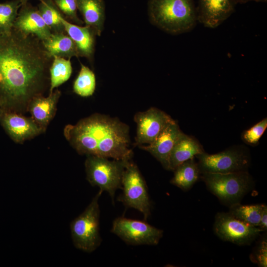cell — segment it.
Here are the masks:
<instances>
[{
	"instance_id": "6da1fadb",
	"label": "cell",
	"mask_w": 267,
	"mask_h": 267,
	"mask_svg": "<svg viewBox=\"0 0 267 267\" xmlns=\"http://www.w3.org/2000/svg\"><path fill=\"white\" fill-rule=\"evenodd\" d=\"M42 42L12 30L0 37V95L6 102L20 104L39 91L49 59Z\"/></svg>"
},
{
	"instance_id": "7a4b0ae2",
	"label": "cell",
	"mask_w": 267,
	"mask_h": 267,
	"mask_svg": "<svg viewBox=\"0 0 267 267\" xmlns=\"http://www.w3.org/2000/svg\"><path fill=\"white\" fill-rule=\"evenodd\" d=\"M64 134L81 154L131 161L129 127L117 118L95 114L75 125H67Z\"/></svg>"
},
{
	"instance_id": "3957f363",
	"label": "cell",
	"mask_w": 267,
	"mask_h": 267,
	"mask_svg": "<svg viewBox=\"0 0 267 267\" xmlns=\"http://www.w3.org/2000/svg\"><path fill=\"white\" fill-rule=\"evenodd\" d=\"M148 14L154 25L173 35L190 32L197 21L193 0H149Z\"/></svg>"
},
{
	"instance_id": "277c9868",
	"label": "cell",
	"mask_w": 267,
	"mask_h": 267,
	"mask_svg": "<svg viewBox=\"0 0 267 267\" xmlns=\"http://www.w3.org/2000/svg\"><path fill=\"white\" fill-rule=\"evenodd\" d=\"M207 188L222 203L229 206L239 203L253 186L248 171L228 173H202Z\"/></svg>"
},
{
	"instance_id": "5b68a950",
	"label": "cell",
	"mask_w": 267,
	"mask_h": 267,
	"mask_svg": "<svg viewBox=\"0 0 267 267\" xmlns=\"http://www.w3.org/2000/svg\"><path fill=\"white\" fill-rule=\"evenodd\" d=\"M102 192L99 190L85 211L70 224L71 237L74 246L86 252L94 251L102 241L99 234L98 200Z\"/></svg>"
},
{
	"instance_id": "8992f818",
	"label": "cell",
	"mask_w": 267,
	"mask_h": 267,
	"mask_svg": "<svg viewBox=\"0 0 267 267\" xmlns=\"http://www.w3.org/2000/svg\"><path fill=\"white\" fill-rule=\"evenodd\" d=\"M128 162L89 155L85 162L87 179L92 186L107 191L113 201L116 190L122 188L123 174Z\"/></svg>"
},
{
	"instance_id": "52a82bcc",
	"label": "cell",
	"mask_w": 267,
	"mask_h": 267,
	"mask_svg": "<svg viewBox=\"0 0 267 267\" xmlns=\"http://www.w3.org/2000/svg\"><path fill=\"white\" fill-rule=\"evenodd\" d=\"M195 157L198 160L197 163L201 174L247 171L251 162L249 151L241 146L232 147L213 154L204 152Z\"/></svg>"
},
{
	"instance_id": "ba28073f",
	"label": "cell",
	"mask_w": 267,
	"mask_h": 267,
	"mask_svg": "<svg viewBox=\"0 0 267 267\" xmlns=\"http://www.w3.org/2000/svg\"><path fill=\"white\" fill-rule=\"evenodd\" d=\"M122 189L118 200L125 206L139 211L146 220L151 211L146 184L137 166L131 161L127 163L123 172Z\"/></svg>"
},
{
	"instance_id": "9c48e42d",
	"label": "cell",
	"mask_w": 267,
	"mask_h": 267,
	"mask_svg": "<svg viewBox=\"0 0 267 267\" xmlns=\"http://www.w3.org/2000/svg\"><path fill=\"white\" fill-rule=\"evenodd\" d=\"M111 232L130 245H156L163 235V231L145 222L116 218L113 222Z\"/></svg>"
},
{
	"instance_id": "30bf717a",
	"label": "cell",
	"mask_w": 267,
	"mask_h": 267,
	"mask_svg": "<svg viewBox=\"0 0 267 267\" xmlns=\"http://www.w3.org/2000/svg\"><path fill=\"white\" fill-rule=\"evenodd\" d=\"M214 229L223 240L239 245L250 244L263 231L259 227L247 224L224 212L217 214Z\"/></svg>"
},
{
	"instance_id": "8fae6325",
	"label": "cell",
	"mask_w": 267,
	"mask_h": 267,
	"mask_svg": "<svg viewBox=\"0 0 267 267\" xmlns=\"http://www.w3.org/2000/svg\"><path fill=\"white\" fill-rule=\"evenodd\" d=\"M136 124L135 145L150 144L169 124L175 121L163 111L151 107L144 112H139L134 116Z\"/></svg>"
},
{
	"instance_id": "7c38bea8",
	"label": "cell",
	"mask_w": 267,
	"mask_h": 267,
	"mask_svg": "<svg viewBox=\"0 0 267 267\" xmlns=\"http://www.w3.org/2000/svg\"><path fill=\"white\" fill-rule=\"evenodd\" d=\"M13 30L25 36H33L41 42L52 34L38 9L27 2L20 8Z\"/></svg>"
},
{
	"instance_id": "4fadbf2b",
	"label": "cell",
	"mask_w": 267,
	"mask_h": 267,
	"mask_svg": "<svg viewBox=\"0 0 267 267\" xmlns=\"http://www.w3.org/2000/svg\"><path fill=\"white\" fill-rule=\"evenodd\" d=\"M182 133L175 121L167 125L152 143L148 145H140L139 147L153 155L164 169L170 170L172 150Z\"/></svg>"
},
{
	"instance_id": "5bb4252c",
	"label": "cell",
	"mask_w": 267,
	"mask_h": 267,
	"mask_svg": "<svg viewBox=\"0 0 267 267\" xmlns=\"http://www.w3.org/2000/svg\"><path fill=\"white\" fill-rule=\"evenodd\" d=\"M233 0H198L197 20L205 27L215 28L234 12Z\"/></svg>"
},
{
	"instance_id": "9a60e30c",
	"label": "cell",
	"mask_w": 267,
	"mask_h": 267,
	"mask_svg": "<svg viewBox=\"0 0 267 267\" xmlns=\"http://www.w3.org/2000/svg\"><path fill=\"white\" fill-rule=\"evenodd\" d=\"M60 18L66 33L74 42L79 56L90 59L94 50L96 34L94 31L89 26H80L68 22L62 14Z\"/></svg>"
},
{
	"instance_id": "2e32d148",
	"label": "cell",
	"mask_w": 267,
	"mask_h": 267,
	"mask_svg": "<svg viewBox=\"0 0 267 267\" xmlns=\"http://www.w3.org/2000/svg\"><path fill=\"white\" fill-rule=\"evenodd\" d=\"M3 124L11 137L17 142L33 137L41 131V128L35 121L15 114L6 115Z\"/></svg>"
},
{
	"instance_id": "e0dca14e",
	"label": "cell",
	"mask_w": 267,
	"mask_h": 267,
	"mask_svg": "<svg viewBox=\"0 0 267 267\" xmlns=\"http://www.w3.org/2000/svg\"><path fill=\"white\" fill-rule=\"evenodd\" d=\"M204 152L202 145L195 137L183 133L172 150L170 170L174 171L184 162Z\"/></svg>"
},
{
	"instance_id": "ac0fdd59",
	"label": "cell",
	"mask_w": 267,
	"mask_h": 267,
	"mask_svg": "<svg viewBox=\"0 0 267 267\" xmlns=\"http://www.w3.org/2000/svg\"><path fill=\"white\" fill-rule=\"evenodd\" d=\"M78 9L82 14L86 26L90 27L96 35L100 36L105 19L103 0H76Z\"/></svg>"
},
{
	"instance_id": "d6986e66",
	"label": "cell",
	"mask_w": 267,
	"mask_h": 267,
	"mask_svg": "<svg viewBox=\"0 0 267 267\" xmlns=\"http://www.w3.org/2000/svg\"><path fill=\"white\" fill-rule=\"evenodd\" d=\"M42 43L50 58L57 56L70 59L73 56H79L74 42L65 33H52Z\"/></svg>"
},
{
	"instance_id": "ffe728a7",
	"label": "cell",
	"mask_w": 267,
	"mask_h": 267,
	"mask_svg": "<svg viewBox=\"0 0 267 267\" xmlns=\"http://www.w3.org/2000/svg\"><path fill=\"white\" fill-rule=\"evenodd\" d=\"M60 92L56 90L47 97H36L31 103L30 111L34 121L40 127H45L52 118Z\"/></svg>"
},
{
	"instance_id": "44dd1931",
	"label": "cell",
	"mask_w": 267,
	"mask_h": 267,
	"mask_svg": "<svg viewBox=\"0 0 267 267\" xmlns=\"http://www.w3.org/2000/svg\"><path fill=\"white\" fill-rule=\"evenodd\" d=\"M170 182L183 190L189 189L198 180L201 172L194 158L187 160L174 170Z\"/></svg>"
},
{
	"instance_id": "7402d4cb",
	"label": "cell",
	"mask_w": 267,
	"mask_h": 267,
	"mask_svg": "<svg viewBox=\"0 0 267 267\" xmlns=\"http://www.w3.org/2000/svg\"><path fill=\"white\" fill-rule=\"evenodd\" d=\"M29 0H12L0 3V37L10 35L18 10Z\"/></svg>"
},
{
	"instance_id": "603a6c76",
	"label": "cell",
	"mask_w": 267,
	"mask_h": 267,
	"mask_svg": "<svg viewBox=\"0 0 267 267\" xmlns=\"http://www.w3.org/2000/svg\"><path fill=\"white\" fill-rule=\"evenodd\" d=\"M38 10L52 33H66L60 18L62 14L53 0H40Z\"/></svg>"
},
{
	"instance_id": "cb8c5ba5",
	"label": "cell",
	"mask_w": 267,
	"mask_h": 267,
	"mask_svg": "<svg viewBox=\"0 0 267 267\" xmlns=\"http://www.w3.org/2000/svg\"><path fill=\"white\" fill-rule=\"evenodd\" d=\"M263 204L243 205L237 203L229 206V213L250 225L258 227Z\"/></svg>"
},
{
	"instance_id": "d4e9b609",
	"label": "cell",
	"mask_w": 267,
	"mask_h": 267,
	"mask_svg": "<svg viewBox=\"0 0 267 267\" xmlns=\"http://www.w3.org/2000/svg\"><path fill=\"white\" fill-rule=\"evenodd\" d=\"M50 68V93L53 89L67 81L72 72L70 59L54 56Z\"/></svg>"
},
{
	"instance_id": "484cf974",
	"label": "cell",
	"mask_w": 267,
	"mask_h": 267,
	"mask_svg": "<svg viewBox=\"0 0 267 267\" xmlns=\"http://www.w3.org/2000/svg\"><path fill=\"white\" fill-rule=\"evenodd\" d=\"M95 88L94 74L89 68L81 64L79 74L74 83V91L81 96L87 97L92 95Z\"/></svg>"
},
{
	"instance_id": "4316f807",
	"label": "cell",
	"mask_w": 267,
	"mask_h": 267,
	"mask_svg": "<svg viewBox=\"0 0 267 267\" xmlns=\"http://www.w3.org/2000/svg\"><path fill=\"white\" fill-rule=\"evenodd\" d=\"M267 128V118H265L250 129L244 132L242 138L246 143L257 145Z\"/></svg>"
},
{
	"instance_id": "83f0119b",
	"label": "cell",
	"mask_w": 267,
	"mask_h": 267,
	"mask_svg": "<svg viewBox=\"0 0 267 267\" xmlns=\"http://www.w3.org/2000/svg\"><path fill=\"white\" fill-rule=\"evenodd\" d=\"M59 10L76 24L83 23L77 16L76 0H53Z\"/></svg>"
},
{
	"instance_id": "f1b7e54d",
	"label": "cell",
	"mask_w": 267,
	"mask_h": 267,
	"mask_svg": "<svg viewBox=\"0 0 267 267\" xmlns=\"http://www.w3.org/2000/svg\"><path fill=\"white\" fill-rule=\"evenodd\" d=\"M253 258L254 261L256 262L260 267H267V243L266 240L262 241Z\"/></svg>"
},
{
	"instance_id": "f546056e",
	"label": "cell",
	"mask_w": 267,
	"mask_h": 267,
	"mask_svg": "<svg viewBox=\"0 0 267 267\" xmlns=\"http://www.w3.org/2000/svg\"><path fill=\"white\" fill-rule=\"evenodd\" d=\"M261 230L266 231L267 229V206L263 204L261 219L258 226Z\"/></svg>"
},
{
	"instance_id": "4dcf8cb0",
	"label": "cell",
	"mask_w": 267,
	"mask_h": 267,
	"mask_svg": "<svg viewBox=\"0 0 267 267\" xmlns=\"http://www.w3.org/2000/svg\"><path fill=\"white\" fill-rule=\"evenodd\" d=\"M234 3H245L249 1H254L256 2H267V0H233Z\"/></svg>"
}]
</instances>
